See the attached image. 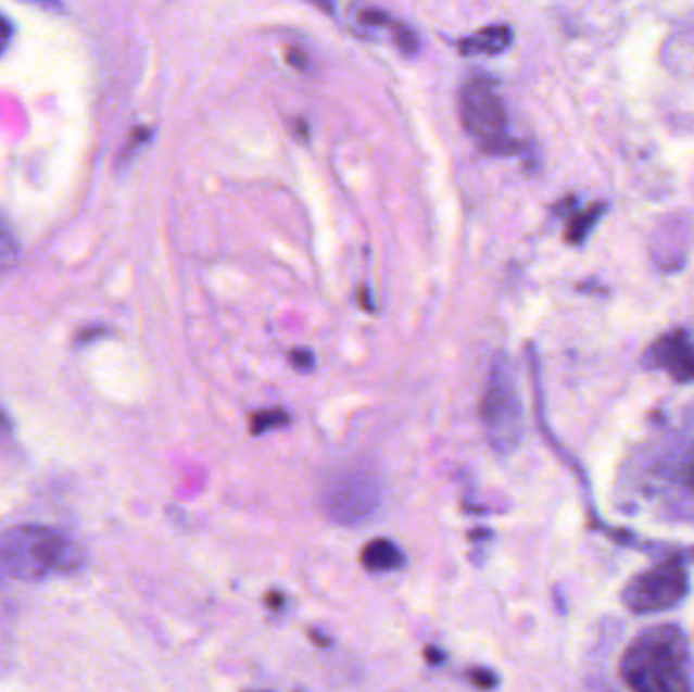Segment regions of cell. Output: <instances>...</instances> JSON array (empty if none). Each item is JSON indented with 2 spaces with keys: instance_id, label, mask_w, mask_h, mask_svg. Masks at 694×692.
<instances>
[{
  "instance_id": "cell-1",
  "label": "cell",
  "mask_w": 694,
  "mask_h": 692,
  "mask_svg": "<svg viewBox=\"0 0 694 692\" xmlns=\"http://www.w3.org/2000/svg\"><path fill=\"white\" fill-rule=\"evenodd\" d=\"M621 677L633 692H693V660L684 633L672 624L640 633L621 660Z\"/></svg>"
},
{
  "instance_id": "cell-2",
  "label": "cell",
  "mask_w": 694,
  "mask_h": 692,
  "mask_svg": "<svg viewBox=\"0 0 694 692\" xmlns=\"http://www.w3.org/2000/svg\"><path fill=\"white\" fill-rule=\"evenodd\" d=\"M79 567V551L60 530L15 526L0 534V573L21 581H41Z\"/></svg>"
},
{
  "instance_id": "cell-3",
  "label": "cell",
  "mask_w": 694,
  "mask_h": 692,
  "mask_svg": "<svg viewBox=\"0 0 694 692\" xmlns=\"http://www.w3.org/2000/svg\"><path fill=\"white\" fill-rule=\"evenodd\" d=\"M479 416L483 432L497 453L506 455L520 445L525 437V408L506 355H500L492 366Z\"/></svg>"
},
{
  "instance_id": "cell-4",
  "label": "cell",
  "mask_w": 694,
  "mask_h": 692,
  "mask_svg": "<svg viewBox=\"0 0 694 692\" xmlns=\"http://www.w3.org/2000/svg\"><path fill=\"white\" fill-rule=\"evenodd\" d=\"M462 123L465 130L478 140L485 153L509 156L522 151V144L508 135V116L494 81L476 77L463 86Z\"/></svg>"
},
{
  "instance_id": "cell-5",
  "label": "cell",
  "mask_w": 694,
  "mask_h": 692,
  "mask_svg": "<svg viewBox=\"0 0 694 692\" xmlns=\"http://www.w3.org/2000/svg\"><path fill=\"white\" fill-rule=\"evenodd\" d=\"M380 500V479L366 467H355L331 477L324 492V508L333 523L355 526L370 518Z\"/></svg>"
},
{
  "instance_id": "cell-6",
  "label": "cell",
  "mask_w": 694,
  "mask_h": 692,
  "mask_svg": "<svg viewBox=\"0 0 694 692\" xmlns=\"http://www.w3.org/2000/svg\"><path fill=\"white\" fill-rule=\"evenodd\" d=\"M689 591V575L677 561L660 563L640 573L626 584L621 600L633 614H658L684 600Z\"/></svg>"
},
{
  "instance_id": "cell-7",
  "label": "cell",
  "mask_w": 694,
  "mask_h": 692,
  "mask_svg": "<svg viewBox=\"0 0 694 692\" xmlns=\"http://www.w3.org/2000/svg\"><path fill=\"white\" fill-rule=\"evenodd\" d=\"M693 242V224L682 214L664 217L652 234L649 256L664 273H677L689 256Z\"/></svg>"
},
{
  "instance_id": "cell-8",
  "label": "cell",
  "mask_w": 694,
  "mask_h": 692,
  "mask_svg": "<svg viewBox=\"0 0 694 692\" xmlns=\"http://www.w3.org/2000/svg\"><path fill=\"white\" fill-rule=\"evenodd\" d=\"M646 357L649 366L666 369L680 385L694 382V339L689 331L666 334L649 348Z\"/></svg>"
},
{
  "instance_id": "cell-9",
  "label": "cell",
  "mask_w": 694,
  "mask_h": 692,
  "mask_svg": "<svg viewBox=\"0 0 694 692\" xmlns=\"http://www.w3.org/2000/svg\"><path fill=\"white\" fill-rule=\"evenodd\" d=\"M514 41V33L506 25H495L465 37L459 43L462 55H497L506 51Z\"/></svg>"
},
{
  "instance_id": "cell-10",
  "label": "cell",
  "mask_w": 694,
  "mask_h": 692,
  "mask_svg": "<svg viewBox=\"0 0 694 692\" xmlns=\"http://www.w3.org/2000/svg\"><path fill=\"white\" fill-rule=\"evenodd\" d=\"M402 563H404V554L390 540H371L370 544L362 551V565L370 573L399 569Z\"/></svg>"
},
{
  "instance_id": "cell-11",
  "label": "cell",
  "mask_w": 694,
  "mask_h": 692,
  "mask_svg": "<svg viewBox=\"0 0 694 692\" xmlns=\"http://www.w3.org/2000/svg\"><path fill=\"white\" fill-rule=\"evenodd\" d=\"M603 210H605L603 205H593L591 210H585V212H581V214H577V216L572 217L571 224H569V230H567V240H569L571 244L585 242L589 231L595 228L597 219L603 216Z\"/></svg>"
},
{
  "instance_id": "cell-12",
  "label": "cell",
  "mask_w": 694,
  "mask_h": 692,
  "mask_svg": "<svg viewBox=\"0 0 694 692\" xmlns=\"http://www.w3.org/2000/svg\"><path fill=\"white\" fill-rule=\"evenodd\" d=\"M287 425H289V415L285 411H278V408L256 413L250 420L252 435H263V432L280 429V427H287Z\"/></svg>"
},
{
  "instance_id": "cell-13",
  "label": "cell",
  "mask_w": 694,
  "mask_h": 692,
  "mask_svg": "<svg viewBox=\"0 0 694 692\" xmlns=\"http://www.w3.org/2000/svg\"><path fill=\"white\" fill-rule=\"evenodd\" d=\"M18 256V244H16L13 231L9 230L7 224H2L0 219V270L9 264H13Z\"/></svg>"
},
{
  "instance_id": "cell-14",
  "label": "cell",
  "mask_w": 694,
  "mask_h": 692,
  "mask_svg": "<svg viewBox=\"0 0 694 692\" xmlns=\"http://www.w3.org/2000/svg\"><path fill=\"white\" fill-rule=\"evenodd\" d=\"M359 21L364 25H368V27H390V29L399 27V23L384 11H380V9H362Z\"/></svg>"
},
{
  "instance_id": "cell-15",
  "label": "cell",
  "mask_w": 694,
  "mask_h": 692,
  "mask_svg": "<svg viewBox=\"0 0 694 692\" xmlns=\"http://www.w3.org/2000/svg\"><path fill=\"white\" fill-rule=\"evenodd\" d=\"M469 678H471V682H474L478 689H481V691H492L495 684H497V678H495L494 672H492V670H483V668L471 670Z\"/></svg>"
},
{
  "instance_id": "cell-16",
  "label": "cell",
  "mask_w": 694,
  "mask_h": 692,
  "mask_svg": "<svg viewBox=\"0 0 694 692\" xmlns=\"http://www.w3.org/2000/svg\"><path fill=\"white\" fill-rule=\"evenodd\" d=\"M291 364H293L296 369L307 372V369L315 366V357H313V354L307 352V350H293V352H291Z\"/></svg>"
},
{
  "instance_id": "cell-17",
  "label": "cell",
  "mask_w": 694,
  "mask_h": 692,
  "mask_svg": "<svg viewBox=\"0 0 694 692\" xmlns=\"http://www.w3.org/2000/svg\"><path fill=\"white\" fill-rule=\"evenodd\" d=\"M287 62L293 65L294 70H307L308 58L307 53L303 51V49H296V47H291L289 49V53H287Z\"/></svg>"
},
{
  "instance_id": "cell-18",
  "label": "cell",
  "mask_w": 694,
  "mask_h": 692,
  "mask_svg": "<svg viewBox=\"0 0 694 692\" xmlns=\"http://www.w3.org/2000/svg\"><path fill=\"white\" fill-rule=\"evenodd\" d=\"M11 37H13V25H11V21H7L4 16L0 15V53L4 51V47L9 46Z\"/></svg>"
},
{
  "instance_id": "cell-19",
  "label": "cell",
  "mask_w": 694,
  "mask_h": 692,
  "mask_svg": "<svg viewBox=\"0 0 694 692\" xmlns=\"http://www.w3.org/2000/svg\"><path fill=\"white\" fill-rule=\"evenodd\" d=\"M682 481H684V486L694 493V460L693 462H689V465L684 467V477H682Z\"/></svg>"
},
{
  "instance_id": "cell-20",
  "label": "cell",
  "mask_w": 694,
  "mask_h": 692,
  "mask_svg": "<svg viewBox=\"0 0 694 692\" xmlns=\"http://www.w3.org/2000/svg\"><path fill=\"white\" fill-rule=\"evenodd\" d=\"M445 656H443V652H439L437 647H429L427 650V660L431 662V664H439V662L443 660Z\"/></svg>"
},
{
  "instance_id": "cell-21",
  "label": "cell",
  "mask_w": 694,
  "mask_h": 692,
  "mask_svg": "<svg viewBox=\"0 0 694 692\" xmlns=\"http://www.w3.org/2000/svg\"><path fill=\"white\" fill-rule=\"evenodd\" d=\"M268 605H270V607H273V609H278V607H280V605H282V595H278V593H270V595H268Z\"/></svg>"
}]
</instances>
